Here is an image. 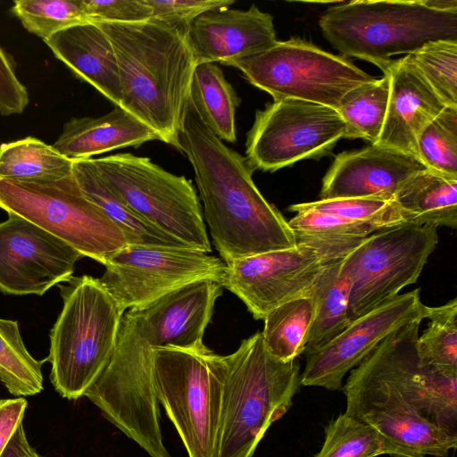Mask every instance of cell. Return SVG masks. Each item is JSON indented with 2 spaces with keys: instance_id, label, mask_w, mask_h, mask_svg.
<instances>
[{
  "instance_id": "cell-1",
  "label": "cell",
  "mask_w": 457,
  "mask_h": 457,
  "mask_svg": "<svg viewBox=\"0 0 457 457\" xmlns=\"http://www.w3.org/2000/svg\"><path fill=\"white\" fill-rule=\"evenodd\" d=\"M179 151L194 169L204 220L225 263L296 245L288 221L255 186L245 157L204 124L190 100Z\"/></svg>"
},
{
  "instance_id": "cell-2",
  "label": "cell",
  "mask_w": 457,
  "mask_h": 457,
  "mask_svg": "<svg viewBox=\"0 0 457 457\" xmlns=\"http://www.w3.org/2000/svg\"><path fill=\"white\" fill-rule=\"evenodd\" d=\"M97 24L115 53L120 107L155 132L159 140L179 150L196 66L188 27L154 19Z\"/></svg>"
},
{
  "instance_id": "cell-3",
  "label": "cell",
  "mask_w": 457,
  "mask_h": 457,
  "mask_svg": "<svg viewBox=\"0 0 457 457\" xmlns=\"http://www.w3.org/2000/svg\"><path fill=\"white\" fill-rule=\"evenodd\" d=\"M226 376L212 457H252L268 428L293 404L300 382L295 360L283 362L266 349L261 332L224 355Z\"/></svg>"
},
{
  "instance_id": "cell-4",
  "label": "cell",
  "mask_w": 457,
  "mask_h": 457,
  "mask_svg": "<svg viewBox=\"0 0 457 457\" xmlns=\"http://www.w3.org/2000/svg\"><path fill=\"white\" fill-rule=\"evenodd\" d=\"M327 40L345 56L383 71L401 54L425 45L457 41V10L440 11L426 0H355L330 6L320 19Z\"/></svg>"
},
{
  "instance_id": "cell-5",
  "label": "cell",
  "mask_w": 457,
  "mask_h": 457,
  "mask_svg": "<svg viewBox=\"0 0 457 457\" xmlns=\"http://www.w3.org/2000/svg\"><path fill=\"white\" fill-rule=\"evenodd\" d=\"M58 284L62 309L50 333L51 382L69 400L84 396L109 363L125 311L99 278Z\"/></svg>"
},
{
  "instance_id": "cell-6",
  "label": "cell",
  "mask_w": 457,
  "mask_h": 457,
  "mask_svg": "<svg viewBox=\"0 0 457 457\" xmlns=\"http://www.w3.org/2000/svg\"><path fill=\"white\" fill-rule=\"evenodd\" d=\"M345 413L375 428L393 457H447L457 436L433 423L416 405L409 382L373 351L342 386Z\"/></svg>"
},
{
  "instance_id": "cell-7",
  "label": "cell",
  "mask_w": 457,
  "mask_h": 457,
  "mask_svg": "<svg viewBox=\"0 0 457 457\" xmlns=\"http://www.w3.org/2000/svg\"><path fill=\"white\" fill-rule=\"evenodd\" d=\"M158 402L177 429L188 457H212L226 376L224 355L205 345L152 349Z\"/></svg>"
},
{
  "instance_id": "cell-8",
  "label": "cell",
  "mask_w": 457,
  "mask_h": 457,
  "mask_svg": "<svg viewBox=\"0 0 457 457\" xmlns=\"http://www.w3.org/2000/svg\"><path fill=\"white\" fill-rule=\"evenodd\" d=\"M91 160L106 186L145 221L191 248L212 252L191 180L130 153Z\"/></svg>"
},
{
  "instance_id": "cell-9",
  "label": "cell",
  "mask_w": 457,
  "mask_h": 457,
  "mask_svg": "<svg viewBox=\"0 0 457 457\" xmlns=\"http://www.w3.org/2000/svg\"><path fill=\"white\" fill-rule=\"evenodd\" d=\"M273 101L295 99L337 109L353 89L376 79L347 58L299 37L277 41L260 53L229 61Z\"/></svg>"
},
{
  "instance_id": "cell-10",
  "label": "cell",
  "mask_w": 457,
  "mask_h": 457,
  "mask_svg": "<svg viewBox=\"0 0 457 457\" xmlns=\"http://www.w3.org/2000/svg\"><path fill=\"white\" fill-rule=\"evenodd\" d=\"M0 208L20 216L103 265L125 247L120 229L87 199L71 176L45 183L0 179Z\"/></svg>"
},
{
  "instance_id": "cell-11",
  "label": "cell",
  "mask_w": 457,
  "mask_h": 457,
  "mask_svg": "<svg viewBox=\"0 0 457 457\" xmlns=\"http://www.w3.org/2000/svg\"><path fill=\"white\" fill-rule=\"evenodd\" d=\"M437 243V227L403 223L372 233L345 256L351 321L415 283Z\"/></svg>"
},
{
  "instance_id": "cell-12",
  "label": "cell",
  "mask_w": 457,
  "mask_h": 457,
  "mask_svg": "<svg viewBox=\"0 0 457 457\" xmlns=\"http://www.w3.org/2000/svg\"><path fill=\"white\" fill-rule=\"evenodd\" d=\"M338 112L322 104L281 99L258 110L245 142V159L254 170L276 171L298 161L328 154L345 137Z\"/></svg>"
},
{
  "instance_id": "cell-13",
  "label": "cell",
  "mask_w": 457,
  "mask_h": 457,
  "mask_svg": "<svg viewBox=\"0 0 457 457\" xmlns=\"http://www.w3.org/2000/svg\"><path fill=\"white\" fill-rule=\"evenodd\" d=\"M104 266L99 279L125 312L197 281L222 286L227 270L226 263L214 255L170 246L126 245Z\"/></svg>"
},
{
  "instance_id": "cell-14",
  "label": "cell",
  "mask_w": 457,
  "mask_h": 457,
  "mask_svg": "<svg viewBox=\"0 0 457 457\" xmlns=\"http://www.w3.org/2000/svg\"><path fill=\"white\" fill-rule=\"evenodd\" d=\"M222 286L201 280L142 307L127 310L120 321L116 347L151 355L162 346L195 348L204 345Z\"/></svg>"
},
{
  "instance_id": "cell-15",
  "label": "cell",
  "mask_w": 457,
  "mask_h": 457,
  "mask_svg": "<svg viewBox=\"0 0 457 457\" xmlns=\"http://www.w3.org/2000/svg\"><path fill=\"white\" fill-rule=\"evenodd\" d=\"M433 311L421 302L420 288L377 306L352 320L327 344L305 353L301 386L341 390L345 376L385 338L411 321L428 319Z\"/></svg>"
},
{
  "instance_id": "cell-16",
  "label": "cell",
  "mask_w": 457,
  "mask_h": 457,
  "mask_svg": "<svg viewBox=\"0 0 457 457\" xmlns=\"http://www.w3.org/2000/svg\"><path fill=\"white\" fill-rule=\"evenodd\" d=\"M314 248L295 246L226 263L222 287L236 295L255 320L289 301L312 296L329 262Z\"/></svg>"
},
{
  "instance_id": "cell-17",
  "label": "cell",
  "mask_w": 457,
  "mask_h": 457,
  "mask_svg": "<svg viewBox=\"0 0 457 457\" xmlns=\"http://www.w3.org/2000/svg\"><path fill=\"white\" fill-rule=\"evenodd\" d=\"M0 222V290L15 295H43L68 281L83 257L77 250L14 214Z\"/></svg>"
},
{
  "instance_id": "cell-18",
  "label": "cell",
  "mask_w": 457,
  "mask_h": 457,
  "mask_svg": "<svg viewBox=\"0 0 457 457\" xmlns=\"http://www.w3.org/2000/svg\"><path fill=\"white\" fill-rule=\"evenodd\" d=\"M426 169L414 155L378 145L343 152L323 178L320 199L393 200L405 181Z\"/></svg>"
},
{
  "instance_id": "cell-19",
  "label": "cell",
  "mask_w": 457,
  "mask_h": 457,
  "mask_svg": "<svg viewBox=\"0 0 457 457\" xmlns=\"http://www.w3.org/2000/svg\"><path fill=\"white\" fill-rule=\"evenodd\" d=\"M187 39L196 65L226 62L272 46L278 40L273 17L253 4L247 10L206 12L189 25Z\"/></svg>"
},
{
  "instance_id": "cell-20",
  "label": "cell",
  "mask_w": 457,
  "mask_h": 457,
  "mask_svg": "<svg viewBox=\"0 0 457 457\" xmlns=\"http://www.w3.org/2000/svg\"><path fill=\"white\" fill-rule=\"evenodd\" d=\"M382 71L389 76L390 94L383 128L375 145L412 154L420 160V134L447 106L408 55L392 60Z\"/></svg>"
},
{
  "instance_id": "cell-21",
  "label": "cell",
  "mask_w": 457,
  "mask_h": 457,
  "mask_svg": "<svg viewBox=\"0 0 457 457\" xmlns=\"http://www.w3.org/2000/svg\"><path fill=\"white\" fill-rule=\"evenodd\" d=\"M44 42L79 79L120 107L121 89L115 53L97 23L69 28Z\"/></svg>"
},
{
  "instance_id": "cell-22",
  "label": "cell",
  "mask_w": 457,
  "mask_h": 457,
  "mask_svg": "<svg viewBox=\"0 0 457 457\" xmlns=\"http://www.w3.org/2000/svg\"><path fill=\"white\" fill-rule=\"evenodd\" d=\"M151 140H159L155 132L115 105L101 117L71 118L52 145L74 161L127 146L137 147Z\"/></svg>"
},
{
  "instance_id": "cell-23",
  "label": "cell",
  "mask_w": 457,
  "mask_h": 457,
  "mask_svg": "<svg viewBox=\"0 0 457 457\" xmlns=\"http://www.w3.org/2000/svg\"><path fill=\"white\" fill-rule=\"evenodd\" d=\"M394 202L405 223L457 227V178L426 169L400 187Z\"/></svg>"
},
{
  "instance_id": "cell-24",
  "label": "cell",
  "mask_w": 457,
  "mask_h": 457,
  "mask_svg": "<svg viewBox=\"0 0 457 457\" xmlns=\"http://www.w3.org/2000/svg\"><path fill=\"white\" fill-rule=\"evenodd\" d=\"M72 177L84 196L120 229L128 245L189 247L136 213L106 186L91 158L72 161Z\"/></svg>"
},
{
  "instance_id": "cell-25",
  "label": "cell",
  "mask_w": 457,
  "mask_h": 457,
  "mask_svg": "<svg viewBox=\"0 0 457 457\" xmlns=\"http://www.w3.org/2000/svg\"><path fill=\"white\" fill-rule=\"evenodd\" d=\"M189 100L201 120L219 139L236 142V110L240 99L217 64L195 66Z\"/></svg>"
},
{
  "instance_id": "cell-26",
  "label": "cell",
  "mask_w": 457,
  "mask_h": 457,
  "mask_svg": "<svg viewBox=\"0 0 457 457\" xmlns=\"http://www.w3.org/2000/svg\"><path fill=\"white\" fill-rule=\"evenodd\" d=\"M288 224L296 244L314 248L330 262L343 259L367 237L381 230L373 225L314 211L297 212Z\"/></svg>"
},
{
  "instance_id": "cell-27",
  "label": "cell",
  "mask_w": 457,
  "mask_h": 457,
  "mask_svg": "<svg viewBox=\"0 0 457 457\" xmlns=\"http://www.w3.org/2000/svg\"><path fill=\"white\" fill-rule=\"evenodd\" d=\"M350 290L351 282L342 270V259L328 262L312 294L315 312L303 353L327 344L351 323Z\"/></svg>"
},
{
  "instance_id": "cell-28",
  "label": "cell",
  "mask_w": 457,
  "mask_h": 457,
  "mask_svg": "<svg viewBox=\"0 0 457 457\" xmlns=\"http://www.w3.org/2000/svg\"><path fill=\"white\" fill-rule=\"evenodd\" d=\"M72 174V160L34 137L0 145V179L45 183Z\"/></svg>"
},
{
  "instance_id": "cell-29",
  "label": "cell",
  "mask_w": 457,
  "mask_h": 457,
  "mask_svg": "<svg viewBox=\"0 0 457 457\" xmlns=\"http://www.w3.org/2000/svg\"><path fill=\"white\" fill-rule=\"evenodd\" d=\"M314 312L312 296L289 301L270 312L261 332L268 352L283 362L295 360L304 352Z\"/></svg>"
},
{
  "instance_id": "cell-30",
  "label": "cell",
  "mask_w": 457,
  "mask_h": 457,
  "mask_svg": "<svg viewBox=\"0 0 457 457\" xmlns=\"http://www.w3.org/2000/svg\"><path fill=\"white\" fill-rule=\"evenodd\" d=\"M390 94V79H380L347 93L337 111L345 124V137L361 138L375 145L385 121Z\"/></svg>"
},
{
  "instance_id": "cell-31",
  "label": "cell",
  "mask_w": 457,
  "mask_h": 457,
  "mask_svg": "<svg viewBox=\"0 0 457 457\" xmlns=\"http://www.w3.org/2000/svg\"><path fill=\"white\" fill-rule=\"evenodd\" d=\"M27 350L16 320L0 318V380L16 396L35 395L43 386L42 365Z\"/></svg>"
},
{
  "instance_id": "cell-32",
  "label": "cell",
  "mask_w": 457,
  "mask_h": 457,
  "mask_svg": "<svg viewBox=\"0 0 457 457\" xmlns=\"http://www.w3.org/2000/svg\"><path fill=\"white\" fill-rule=\"evenodd\" d=\"M428 319L418 338L420 361L437 372L457 376V299L434 307Z\"/></svg>"
},
{
  "instance_id": "cell-33",
  "label": "cell",
  "mask_w": 457,
  "mask_h": 457,
  "mask_svg": "<svg viewBox=\"0 0 457 457\" xmlns=\"http://www.w3.org/2000/svg\"><path fill=\"white\" fill-rule=\"evenodd\" d=\"M394 453L372 427L341 413L325 427L324 442L313 457H378Z\"/></svg>"
},
{
  "instance_id": "cell-34",
  "label": "cell",
  "mask_w": 457,
  "mask_h": 457,
  "mask_svg": "<svg viewBox=\"0 0 457 457\" xmlns=\"http://www.w3.org/2000/svg\"><path fill=\"white\" fill-rule=\"evenodd\" d=\"M11 12L29 32L43 40L88 23L81 0H15Z\"/></svg>"
},
{
  "instance_id": "cell-35",
  "label": "cell",
  "mask_w": 457,
  "mask_h": 457,
  "mask_svg": "<svg viewBox=\"0 0 457 457\" xmlns=\"http://www.w3.org/2000/svg\"><path fill=\"white\" fill-rule=\"evenodd\" d=\"M288 211L295 213L314 211L339 218L373 225L379 229L405 223L394 200L378 198L320 199L292 204Z\"/></svg>"
},
{
  "instance_id": "cell-36",
  "label": "cell",
  "mask_w": 457,
  "mask_h": 457,
  "mask_svg": "<svg viewBox=\"0 0 457 457\" xmlns=\"http://www.w3.org/2000/svg\"><path fill=\"white\" fill-rule=\"evenodd\" d=\"M448 107H457V41L428 43L407 54Z\"/></svg>"
},
{
  "instance_id": "cell-37",
  "label": "cell",
  "mask_w": 457,
  "mask_h": 457,
  "mask_svg": "<svg viewBox=\"0 0 457 457\" xmlns=\"http://www.w3.org/2000/svg\"><path fill=\"white\" fill-rule=\"evenodd\" d=\"M418 150L428 169L457 178V107H445L426 127Z\"/></svg>"
},
{
  "instance_id": "cell-38",
  "label": "cell",
  "mask_w": 457,
  "mask_h": 457,
  "mask_svg": "<svg viewBox=\"0 0 457 457\" xmlns=\"http://www.w3.org/2000/svg\"><path fill=\"white\" fill-rule=\"evenodd\" d=\"M152 9L151 19L189 28L199 15L212 10L228 8L234 0H144Z\"/></svg>"
},
{
  "instance_id": "cell-39",
  "label": "cell",
  "mask_w": 457,
  "mask_h": 457,
  "mask_svg": "<svg viewBox=\"0 0 457 457\" xmlns=\"http://www.w3.org/2000/svg\"><path fill=\"white\" fill-rule=\"evenodd\" d=\"M88 22H137L151 19L144 0H81Z\"/></svg>"
},
{
  "instance_id": "cell-40",
  "label": "cell",
  "mask_w": 457,
  "mask_h": 457,
  "mask_svg": "<svg viewBox=\"0 0 457 457\" xmlns=\"http://www.w3.org/2000/svg\"><path fill=\"white\" fill-rule=\"evenodd\" d=\"M29 103L28 89L17 77L12 57L0 46V114H21Z\"/></svg>"
},
{
  "instance_id": "cell-41",
  "label": "cell",
  "mask_w": 457,
  "mask_h": 457,
  "mask_svg": "<svg viewBox=\"0 0 457 457\" xmlns=\"http://www.w3.org/2000/svg\"><path fill=\"white\" fill-rule=\"evenodd\" d=\"M28 402L22 397L0 400V455L22 424Z\"/></svg>"
},
{
  "instance_id": "cell-42",
  "label": "cell",
  "mask_w": 457,
  "mask_h": 457,
  "mask_svg": "<svg viewBox=\"0 0 457 457\" xmlns=\"http://www.w3.org/2000/svg\"><path fill=\"white\" fill-rule=\"evenodd\" d=\"M0 457H43L29 443L23 424H21L9 440Z\"/></svg>"
}]
</instances>
